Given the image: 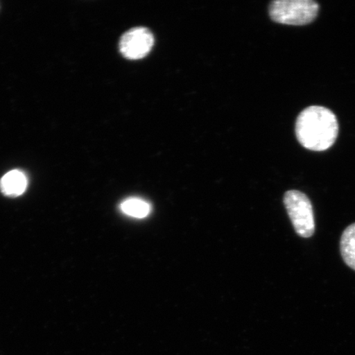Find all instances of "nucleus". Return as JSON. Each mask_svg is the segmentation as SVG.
Masks as SVG:
<instances>
[{
  "mask_svg": "<svg viewBox=\"0 0 355 355\" xmlns=\"http://www.w3.org/2000/svg\"><path fill=\"white\" fill-rule=\"evenodd\" d=\"M153 44V35L148 28H135L122 35L119 50L128 59L139 60L148 54Z\"/></svg>",
  "mask_w": 355,
  "mask_h": 355,
  "instance_id": "obj_4",
  "label": "nucleus"
},
{
  "mask_svg": "<svg viewBox=\"0 0 355 355\" xmlns=\"http://www.w3.org/2000/svg\"><path fill=\"white\" fill-rule=\"evenodd\" d=\"M121 208L126 215L136 217V218H144L150 212V206L148 202L143 199L135 198L124 200Z\"/></svg>",
  "mask_w": 355,
  "mask_h": 355,
  "instance_id": "obj_7",
  "label": "nucleus"
},
{
  "mask_svg": "<svg viewBox=\"0 0 355 355\" xmlns=\"http://www.w3.org/2000/svg\"><path fill=\"white\" fill-rule=\"evenodd\" d=\"M283 204L295 232L300 237L309 239L316 232L313 203L308 195L297 189L284 193Z\"/></svg>",
  "mask_w": 355,
  "mask_h": 355,
  "instance_id": "obj_3",
  "label": "nucleus"
},
{
  "mask_svg": "<svg viewBox=\"0 0 355 355\" xmlns=\"http://www.w3.org/2000/svg\"><path fill=\"white\" fill-rule=\"evenodd\" d=\"M339 132L338 119L325 106H308L296 118V139L311 152L322 153L331 148L338 139Z\"/></svg>",
  "mask_w": 355,
  "mask_h": 355,
  "instance_id": "obj_1",
  "label": "nucleus"
},
{
  "mask_svg": "<svg viewBox=\"0 0 355 355\" xmlns=\"http://www.w3.org/2000/svg\"><path fill=\"white\" fill-rule=\"evenodd\" d=\"M340 252L345 265L355 272V222L341 234Z\"/></svg>",
  "mask_w": 355,
  "mask_h": 355,
  "instance_id": "obj_6",
  "label": "nucleus"
},
{
  "mask_svg": "<svg viewBox=\"0 0 355 355\" xmlns=\"http://www.w3.org/2000/svg\"><path fill=\"white\" fill-rule=\"evenodd\" d=\"M320 10L314 0H274L269 3L268 15L276 24L302 26L316 21Z\"/></svg>",
  "mask_w": 355,
  "mask_h": 355,
  "instance_id": "obj_2",
  "label": "nucleus"
},
{
  "mask_svg": "<svg viewBox=\"0 0 355 355\" xmlns=\"http://www.w3.org/2000/svg\"><path fill=\"white\" fill-rule=\"evenodd\" d=\"M28 180L24 172L15 170L7 173L0 180V191L4 196L17 198L25 193Z\"/></svg>",
  "mask_w": 355,
  "mask_h": 355,
  "instance_id": "obj_5",
  "label": "nucleus"
}]
</instances>
